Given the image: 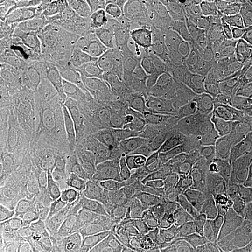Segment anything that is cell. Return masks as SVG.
<instances>
[{
  "label": "cell",
  "instance_id": "obj_1",
  "mask_svg": "<svg viewBox=\"0 0 252 252\" xmlns=\"http://www.w3.org/2000/svg\"><path fill=\"white\" fill-rule=\"evenodd\" d=\"M103 111V149L130 156L143 138L168 124L188 87L141 64L123 60L94 82Z\"/></svg>",
  "mask_w": 252,
  "mask_h": 252
},
{
  "label": "cell",
  "instance_id": "obj_2",
  "mask_svg": "<svg viewBox=\"0 0 252 252\" xmlns=\"http://www.w3.org/2000/svg\"><path fill=\"white\" fill-rule=\"evenodd\" d=\"M117 61L139 62L200 91L228 75L224 48L207 45L171 14L152 33L116 46Z\"/></svg>",
  "mask_w": 252,
  "mask_h": 252
},
{
  "label": "cell",
  "instance_id": "obj_3",
  "mask_svg": "<svg viewBox=\"0 0 252 252\" xmlns=\"http://www.w3.org/2000/svg\"><path fill=\"white\" fill-rule=\"evenodd\" d=\"M116 195V165L109 152H87L69 158L54 176L58 216L89 229L105 198Z\"/></svg>",
  "mask_w": 252,
  "mask_h": 252
},
{
  "label": "cell",
  "instance_id": "obj_4",
  "mask_svg": "<svg viewBox=\"0 0 252 252\" xmlns=\"http://www.w3.org/2000/svg\"><path fill=\"white\" fill-rule=\"evenodd\" d=\"M189 118L202 123L230 143L245 146L252 140V104L239 89L235 75L200 91Z\"/></svg>",
  "mask_w": 252,
  "mask_h": 252
},
{
  "label": "cell",
  "instance_id": "obj_5",
  "mask_svg": "<svg viewBox=\"0 0 252 252\" xmlns=\"http://www.w3.org/2000/svg\"><path fill=\"white\" fill-rule=\"evenodd\" d=\"M135 161L160 200L190 213L213 231L222 234L209 212L200 185L173 151L145 154Z\"/></svg>",
  "mask_w": 252,
  "mask_h": 252
},
{
  "label": "cell",
  "instance_id": "obj_6",
  "mask_svg": "<svg viewBox=\"0 0 252 252\" xmlns=\"http://www.w3.org/2000/svg\"><path fill=\"white\" fill-rule=\"evenodd\" d=\"M0 200L30 222L47 223L58 217L54 176L11 158L0 159Z\"/></svg>",
  "mask_w": 252,
  "mask_h": 252
},
{
  "label": "cell",
  "instance_id": "obj_7",
  "mask_svg": "<svg viewBox=\"0 0 252 252\" xmlns=\"http://www.w3.org/2000/svg\"><path fill=\"white\" fill-rule=\"evenodd\" d=\"M111 154L116 165V196L139 223L153 251L163 252L167 243L160 231L158 196L152 185L134 159Z\"/></svg>",
  "mask_w": 252,
  "mask_h": 252
},
{
  "label": "cell",
  "instance_id": "obj_8",
  "mask_svg": "<svg viewBox=\"0 0 252 252\" xmlns=\"http://www.w3.org/2000/svg\"><path fill=\"white\" fill-rule=\"evenodd\" d=\"M32 90L48 94L62 115L103 137L102 105L94 82L62 80L41 68Z\"/></svg>",
  "mask_w": 252,
  "mask_h": 252
},
{
  "label": "cell",
  "instance_id": "obj_9",
  "mask_svg": "<svg viewBox=\"0 0 252 252\" xmlns=\"http://www.w3.org/2000/svg\"><path fill=\"white\" fill-rule=\"evenodd\" d=\"M91 25L93 17L43 21L19 37L12 54L24 61H46L89 43Z\"/></svg>",
  "mask_w": 252,
  "mask_h": 252
},
{
  "label": "cell",
  "instance_id": "obj_10",
  "mask_svg": "<svg viewBox=\"0 0 252 252\" xmlns=\"http://www.w3.org/2000/svg\"><path fill=\"white\" fill-rule=\"evenodd\" d=\"M1 159L11 158L33 167L47 176H58L69 158L45 143L23 116L1 117Z\"/></svg>",
  "mask_w": 252,
  "mask_h": 252
},
{
  "label": "cell",
  "instance_id": "obj_11",
  "mask_svg": "<svg viewBox=\"0 0 252 252\" xmlns=\"http://www.w3.org/2000/svg\"><path fill=\"white\" fill-rule=\"evenodd\" d=\"M87 236L105 252H126L149 242L139 223L116 195L105 198L93 225L87 229Z\"/></svg>",
  "mask_w": 252,
  "mask_h": 252
},
{
  "label": "cell",
  "instance_id": "obj_12",
  "mask_svg": "<svg viewBox=\"0 0 252 252\" xmlns=\"http://www.w3.org/2000/svg\"><path fill=\"white\" fill-rule=\"evenodd\" d=\"M158 220L167 245L189 252H215L225 241L190 213L158 197Z\"/></svg>",
  "mask_w": 252,
  "mask_h": 252
},
{
  "label": "cell",
  "instance_id": "obj_13",
  "mask_svg": "<svg viewBox=\"0 0 252 252\" xmlns=\"http://www.w3.org/2000/svg\"><path fill=\"white\" fill-rule=\"evenodd\" d=\"M117 62L113 43L94 40L76 49L49 58L42 68L62 80H83L94 83Z\"/></svg>",
  "mask_w": 252,
  "mask_h": 252
},
{
  "label": "cell",
  "instance_id": "obj_14",
  "mask_svg": "<svg viewBox=\"0 0 252 252\" xmlns=\"http://www.w3.org/2000/svg\"><path fill=\"white\" fill-rule=\"evenodd\" d=\"M172 14L168 1H118L102 40L115 46L152 33Z\"/></svg>",
  "mask_w": 252,
  "mask_h": 252
},
{
  "label": "cell",
  "instance_id": "obj_15",
  "mask_svg": "<svg viewBox=\"0 0 252 252\" xmlns=\"http://www.w3.org/2000/svg\"><path fill=\"white\" fill-rule=\"evenodd\" d=\"M244 147L230 143L202 123L189 118L182 127L173 152L186 168L194 171L217 158L243 153Z\"/></svg>",
  "mask_w": 252,
  "mask_h": 252
},
{
  "label": "cell",
  "instance_id": "obj_16",
  "mask_svg": "<svg viewBox=\"0 0 252 252\" xmlns=\"http://www.w3.org/2000/svg\"><path fill=\"white\" fill-rule=\"evenodd\" d=\"M190 172L202 189L204 198L225 194L252 197V172L243 153L217 158Z\"/></svg>",
  "mask_w": 252,
  "mask_h": 252
},
{
  "label": "cell",
  "instance_id": "obj_17",
  "mask_svg": "<svg viewBox=\"0 0 252 252\" xmlns=\"http://www.w3.org/2000/svg\"><path fill=\"white\" fill-rule=\"evenodd\" d=\"M214 220L236 249L252 252V197L239 194L206 197Z\"/></svg>",
  "mask_w": 252,
  "mask_h": 252
},
{
  "label": "cell",
  "instance_id": "obj_18",
  "mask_svg": "<svg viewBox=\"0 0 252 252\" xmlns=\"http://www.w3.org/2000/svg\"><path fill=\"white\" fill-rule=\"evenodd\" d=\"M172 14L193 35L207 45L222 46L228 37V28L216 1H168Z\"/></svg>",
  "mask_w": 252,
  "mask_h": 252
},
{
  "label": "cell",
  "instance_id": "obj_19",
  "mask_svg": "<svg viewBox=\"0 0 252 252\" xmlns=\"http://www.w3.org/2000/svg\"><path fill=\"white\" fill-rule=\"evenodd\" d=\"M31 252H87V229L55 217L32 239Z\"/></svg>",
  "mask_w": 252,
  "mask_h": 252
},
{
  "label": "cell",
  "instance_id": "obj_20",
  "mask_svg": "<svg viewBox=\"0 0 252 252\" xmlns=\"http://www.w3.org/2000/svg\"><path fill=\"white\" fill-rule=\"evenodd\" d=\"M1 81H0V99L9 96L28 94L33 88L37 72L46 61L30 60L24 61L13 54L0 55Z\"/></svg>",
  "mask_w": 252,
  "mask_h": 252
},
{
  "label": "cell",
  "instance_id": "obj_21",
  "mask_svg": "<svg viewBox=\"0 0 252 252\" xmlns=\"http://www.w3.org/2000/svg\"><path fill=\"white\" fill-rule=\"evenodd\" d=\"M104 1L97 0H53V1H39V9L33 15L19 34L18 39L23 36L31 28L47 20L70 18H91L102 9ZM17 42V41H15Z\"/></svg>",
  "mask_w": 252,
  "mask_h": 252
},
{
  "label": "cell",
  "instance_id": "obj_22",
  "mask_svg": "<svg viewBox=\"0 0 252 252\" xmlns=\"http://www.w3.org/2000/svg\"><path fill=\"white\" fill-rule=\"evenodd\" d=\"M39 9V1H1L0 4V46L1 53L12 54L24 25Z\"/></svg>",
  "mask_w": 252,
  "mask_h": 252
},
{
  "label": "cell",
  "instance_id": "obj_23",
  "mask_svg": "<svg viewBox=\"0 0 252 252\" xmlns=\"http://www.w3.org/2000/svg\"><path fill=\"white\" fill-rule=\"evenodd\" d=\"M225 65L231 75L252 70V25L232 32L223 43Z\"/></svg>",
  "mask_w": 252,
  "mask_h": 252
},
{
  "label": "cell",
  "instance_id": "obj_24",
  "mask_svg": "<svg viewBox=\"0 0 252 252\" xmlns=\"http://www.w3.org/2000/svg\"><path fill=\"white\" fill-rule=\"evenodd\" d=\"M224 17L228 35L249 25H252V0H217Z\"/></svg>",
  "mask_w": 252,
  "mask_h": 252
},
{
  "label": "cell",
  "instance_id": "obj_25",
  "mask_svg": "<svg viewBox=\"0 0 252 252\" xmlns=\"http://www.w3.org/2000/svg\"><path fill=\"white\" fill-rule=\"evenodd\" d=\"M235 76L239 89L249 99V102L252 104V70L241 72V74L235 75Z\"/></svg>",
  "mask_w": 252,
  "mask_h": 252
},
{
  "label": "cell",
  "instance_id": "obj_26",
  "mask_svg": "<svg viewBox=\"0 0 252 252\" xmlns=\"http://www.w3.org/2000/svg\"><path fill=\"white\" fill-rule=\"evenodd\" d=\"M87 252H105V251H103L102 249H99L96 244L93 243L87 236ZM126 252H154V251L152 247H151L150 242H145V243H141L138 245V247L131 249V250Z\"/></svg>",
  "mask_w": 252,
  "mask_h": 252
},
{
  "label": "cell",
  "instance_id": "obj_27",
  "mask_svg": "<svg viewBox=\"0 0 252 252\" xmlns=\"http://www.w3.org/2000/svg\"><path fill=\"white\" fill-rule=\"evenodd\" d=\"M243 156H244L245 162H247L248 167L252 172V140H250L247 145H245L244 151H243Z\"/></svg>",
  "mask_w": 252,
  "mask_h": 252
},
{
  "label": "cell",
  "instance_id": "obj_28",
  "mask_svg": "<svg viewBox=\"0 0 252 252\" xmlns=\"http://www.w3.org/2000/svg\"><path fill=\"white\" fill-rule=\"evenodd\" d=\"M163 252H189L187 250H184V249L178 248V247H172V245H167V248L165 249Z\"/></svg>",
  "mask_w": 252,
  "mask_h": 252
}]
</instances>
